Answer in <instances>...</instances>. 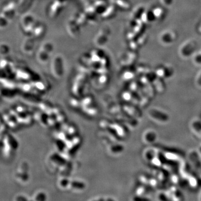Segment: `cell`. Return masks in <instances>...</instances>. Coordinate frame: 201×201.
Listing matches in <instances>:
<instances>
[{"instance_id": "1", "label": "cell", "mask_w": 201, "mask_h": 201, "mask_svg": "<svg viewBox=\"0 0 201 201\" xmlns=\"http://www.w3.org/2000/svg\"><path fill=\"white\" fill-rule=\"evenodd\" d=\"M149 115L153 119L158 120V121L165 122L168 120V117L166 114L160 112L159 111L151 110L150 111Z\"/></svg>"}, {"instance_id": "2", "label": "cell", "mask_w": 201, "mask_h": 201, "mask_svg": "<svg viewBox=\"0 0 201 201\" xmlns=\"http://www.w3.org/2000/svg\"><path fill=\"white\" fill-rule=\"evenodd\" d=\"M197 84H198V85L201 87V76H200L197 79Z\"/></svg>"}]
</instances>
